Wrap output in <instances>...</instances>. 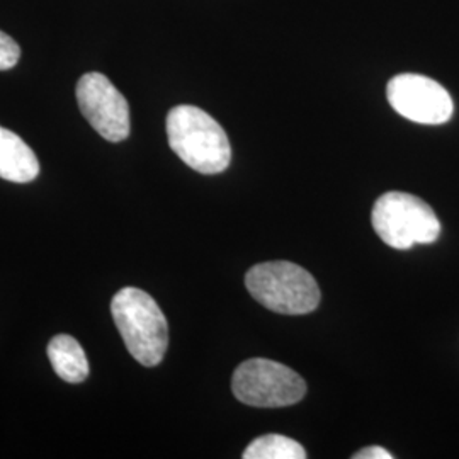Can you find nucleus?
<instances>
[{
  "instance_id": "obj_6",
  "label": "nucleus",
  "mask_w": 459,
  "mask_h": 459,
  "mask_svg": "<svg viewBox=\"0 0 459 459\" xmlns=\"http://www.w3.org/2000/svg\"><path fill=\"white\" fill-rule=\"evenodd\" d=\"M77 102L89 125L108 142H123L130 136V106L113 82L99 74L89 72L77 82Z\"/></svg>"
},
{
  "instance_id": "obj_12",
  "label": "nucleus",
  "mask_w": 459,
  "mask_h": 459,
  "mask_svg": "<svg viewBox=\"0 0 459 459\" xmlns=\"http://www.w3.org/2000/svg\"><path fill=\"white\" fill-rule=\"evenodd\" d=\"M354 459H392L394 455H390L386 449L379 447V446H369V447H364L361 451L354 453L352 455Z\"/></svg>"
},
{
  "instance_id": "obj_9",
  "label": "nucleus",
  "mask_w": 459,
  "mask_h": 459,
  "mask_svg": "<svg viewBox=\"0 0 459 459\" xmlns=\"http://www.w3.org/2000/svg\"><path fill=\"white\" fill-rule=\"evenodd\" d=\"M48 359L53 371L66 383L79 385L89 377L85 351L72 335L60 333L49 341Z\"/></svg>"
},
{
  "instance_id": "obj_8",
  "label": "nucleus",
  "mask_w": 459,
  "mask_h": 459,
  "mask_svg": "<svg viewBox=\"0 0 459 459\" xmlns=\"http://www.w3.org/2000/svg\"><path fill=\"white\" fill-rule=\"evenodd\" d=\"M39 176V160L14 132L0 126V179L26 184Z\"/></svg>"
},
{
  "instance_id": "obj_5",
  "label": "nucleus",
  "mask_w": 459,
  "mask_h": 459,
  "mask_svg": "<svg viewBox=\"0 0 459 459\" xmlns=\"http://www.w3.org/2000/svg\"><path fill=\"white\" fill-rule=\"evenodd\" d=\"M231 392L248 407L281 409L298 403L307 394V383L281 362L255 358L235 369Z\"/></svg>"
},
{
  "instance_id": "obj_1",
  "label": "nucleus",
  "mask_w": 459,
  "mask_h": 459,
  "mask_svg": "<svg viewBox=\"0 0 459 459\" xmlns=\"http://www.w3.org/2000/svg\"><path fill=\"white\" fill-rule=\"evenodd\" d=\"M169 145L182 162L196 172L213 176L231 160L229 136L220 123L196 106L182 104L167 115Z\"/></svg>"
},
{
  "instance_id": "obj_10",
  "label": "nucleus",
  "mask_w": 459,
  "mask_h": 459,
  "mask_svg": "<svg viewBox=\"0 0 459 459\" xmlns=\"http://www.w3.org/2000/svg\"><path fill=\"white\" fill-rule=\"evenodd\" d=\"M244 459H305L307 451L295 439L279 434H267L247 446Z\"/></svg>"
},
{
  "instance_id": "obj_11",
  "label": "nucleus",
  "mask_w": 459,
  "mask_h": 459,
  "mask_svg": "<svg viewBox=\"0 0 459 459\" xmlns=\"http://www.w3.org/2000/svg\"><path fill=\"white\" fill-rule=\"evenodd\" d=\"M21 58V48L9 34L0 31V70H11Z\"/></svg>"
},
{
  "instance_id": "obj_2",
  "label": "nucleus",
  "mask_w": 459,
  "mask_h": 459,
  "mask_svg": "<svg viewBox=\"0 0 459 459\" xmlns=\"http://www.w3.org/2000/svg\"><path fill=\"white\" fill-rule=\"evenodd\" d=\"M111 313L133 358L147 368L160 364L169 345V325L157 301L143 290L123 288L111 301Z\"/></svg>"
},
{
  "instance_id": "obj_3",
  "label": "nucleus",
  "mask_w": 459,
  "mask_h": 459,
  "mask_svg": "<svg viewBox=\"0 0 459 459\" xmlns=\"http://www.w3.org/2000/svg\"><path fill=\"white\" fill-rule=\"evenodd\" d=\"M248 293L281 315H307L318 308L320 290L312 274L286 261L254 265L246 276Z\"/></svg>"
},
{
  "instance_id": "obj_4",
  "label": "nucleus",
  "mask_w": 459,
  "mask_h": 459,
  "mask_svg": "<svg viewBox=\"0 0 459 459\" xmlns=\"http://www.w3.org/2000/svg\"><path fill=\"white\" fill-rule=\"evenodd\" d=\"M371 221L377 237L396 250L434 244L441 235V221L426 201L400 191L377 197Z\"/></svg>"
},
{
  "instance_id": "obj_7",
  "label": "nucleus",
  "mask_w": 459,
  "mask_h": 459,
  "mask_svg": "<svg viewBox=\"0 0 459 459\" xmlns=\"http://www.w3.org/2000/svg\"><path fill=\"white\" fill-rule=\"evenodd\" d=\"M386 98L398 115L419 125H444L455 113L449 92L426 75H396L388 82Z\"/></svg>"
}]
</instances>
